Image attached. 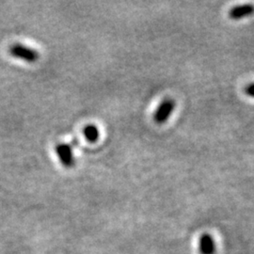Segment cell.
<instances>
[{"label":"cell","instance_id":"277c9868","mask_svg":"<svg viewBox=\"0 0 254 254\" xmlns=\"http://www.w3.org/2000/svg\"><path fill=\"white\" fill-rule=\"evenodd\" d=\"M254 13V5L253 4H243L234 7L229 11V16L234 20L245 18L251 16Z\"/></svg>","mask_w":254,"mask_h":254},{"label":"cell","instance_id":"7a4b0ae2","mask_svg":"<svg viewBox=\"0 0 254 254\" xmlns=\"http://www.w3.org/2000/svg\"><path fill=\"white\" fill-rule=\"evenodd\" d=\"M175 109V101L168 98L165 99L159 105L158 109H156L154 113V121L158 125H162L168 121V119L171 117L173 114V110Z\"/></svg>","mask_w":254,"mask_h":254},{"label":"cell","instance_id":"8992f818","mask_svg":"<svg viewBox=\"0 0 254 254\" xmlns=\"http://www.w3.org/2000/svg\"><path fill=\"white\" fill-rule=\"evenodd\" d=\"M84 136L90 142H95L100 136L98 127L94 125H89L84 128Z\"/></svg>","mask_w":254,"mask_h":254},{"label":"cell","instance_id":"52a82bcc","mask_svg":"<svg viewBox=\"0 0 254 254\" xmlns=\"http://www.w3.org/2000/svg\"><path fill=\"white\" fill-rule=\"evenodd\" d=\"M246 93L251 96V97H254V83L250 84L247 88H246Z\"/></svg>","mask_w":254,"mask_h":254},{"label":"cell","instance_id":"6da1fadb","mask_svg":"<svg viewBox=\"0 0 254 254\" xmlns=\"http://www.w3.org/2000/svg\"><path fill=\"white\" fill-rule=\"evenodd\" d=\"M9 54L27 63H34L39 59L38 51L22 44H14L9 48Z\"/></svg>","mask_w":254,"mask_h":254},{"label":"cell","instance_id":"3957f363","mask_svg":"<svg viewBox=\"0 0 254 254\" xmlns=\"http://www.w3.org/2000/svg\"><path fill=\"white\" fill-rule=\"evenodd\" d=\"M56 152L60 157L61 162L66 168H72L74 165L73 148L66 143H60L56 146Z\"/></svg>","mask_w":254,"mask_h":254},{"label":"cell","instance_id":"5b68a950","mask_svg":"<svg viewBox=\"0 0 254 254\" xmlns=\"http://www.w3.org/2000/svg\"><path fill=\"white\" fill-rule=\"evenodd\" d=\"M199 251L200 254H216L217 246L214 238L208 234L200 236V241H199Z\"/></svg>","mask_w":254,"mask_h":254}]
</instances>
